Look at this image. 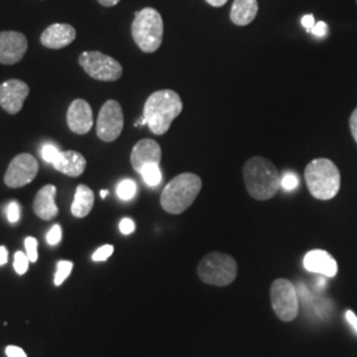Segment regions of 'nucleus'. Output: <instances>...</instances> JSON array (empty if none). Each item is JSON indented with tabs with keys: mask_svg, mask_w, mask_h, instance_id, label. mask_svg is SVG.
Masks as SVG:
<instances>
[{
	"mask_svg": "<svg viewBox=\"0 0 357 357\" xmlns=\"http://www.w3.org/2000/svg\"><path fill=\"white\" fill-rule=\"evenodd\" d=\"M199 278L212 286H228L237 277V262L233 257L213 252L205 255L197 266Z\"/></svg>",
	"mask_w": 357,
	"mask_h": 357,
	"instance_id": "423d86ee",
	"label": "nucleus"
},
{
	"mask_svg": "<svg viewBox=\"0 0 357 357\" xmlns=\"http://www.w3.org/2000/svg\"><path fill=\"white\" fill-rule=\"evenodd\" d=\"M76 36L75 26L65 24V23H56L44 29L40 41L45 48L61 50L70 45L76 40Z\"/></svg>",
	"mask_w": 357,
	"mask_h": 357,
	"instance_id": "2eb2a0df",
	"label": "nucleus"
},
{
	"mask_svg": "<svg viewBox=\"0 0 357 357\" xmlns=\"http://www.w3.org/2000/svg\"><path fill=\"white\" fill-rule=\"evenodd\" d=\"M94 205V192L88 185L79 184L77 187L75 200L72 203V215L77 218H84L88 216Z\"/></svg>",
	"mask_w": 357,
	"mask_h": 357,
	"instance_id": "aec40b11",
	"label": "nucleus"
},
{
	"mask_svg": "<svg viewBox=\"0 0 357 357\" xmlns=\"http://www.w3.org/2000/svg\"><path fill=\"white\" fill-rule=\"evenodd\" d=\"M305 178L308 191L318 200H331L340 191V171L330 159L320 158L310 162Z\"/></svg>",
	"mask_w": 357,
	"mask_h": 357,
	"instance_id": "20e7f679",
	"label": "nucleus"
},
{
	"mask_svg": "<svg viewBox=\"0 0 357 357\" xmlns=\"http://www.w3.org/2000/svg\"><path fill=\"white\" fill-rule=\"evenodd\" d=\"M52 166L64 175L78 178L79 175L84 174L86 168V159L84 158L82 153L77 151H63L60 153L57 160Z\"/></svg>",
	"mask_w": 357,
	"mask_h": 357,
	"instance_id": "a211bd4d",
	"label": "nucleus"
},
{
	"mask_svg": "<svg viewBox=\"0 0 357 357\" xmlns=\"http://www.w3.org/2000/svg\"><path fill=\"white\" fill-rule=\"evenodd\" d=\"M22 216V211H20V205L16 202H11L7 206V218L11 224H16Z\"/></svg>",
	"mask_w": 357,
	"mask_h": 357,
	"instance_id": "c756f323",
	"label": "nucleus"
},
{
	"mask_svg": "<svg viewBox=\"0 0 357 357\" xmlns=\"http://www.w3.org/2000/svg\"><path fill=\"white\" fill-rule=\"evenodd\" d=\"M29 94V86L20 79H7L0 85V107L8 114H17Z\"/></svg>",
	"mask_w": 357,
	"mask_h": 357,
	"instance_id": "9b49d317",
	"label": "nucleus"
},
{
	"mask_svg": "<svg viewBox=\"0 0 357 357\" xmlns=\"http://www.w3.org/2000/svg\"><path fill=\"white\" fill-rule=\"evenodd\" d=\"M299 185V178L295 174H286L281 178V187L284 191H294Z\"/></svg>",
	"mask_w": 357,
	"mask_h": 357,
	"instance_id": "cd10ccee",
	"label": "nucleus"
},
{
	"mask_svg": "<svg viewBox=\"0 0 357 357\" xmlns=\"http://www.w3.org/2000/svg\"><path fill=\"white\" fill-rule=\"evenodd\" d=\"M107 195H109V191H101V197H102V199H105Z\"/></svg>",
	"mask_w": 357,
	"mask_h": 357,
	"instance_id": "ea45409f",
	"label": "nucleus"
},
{
	"mask_svg": "<svg viewBox=\"0 0 357 357\" xmlns=\"http://www.w3.org/2000/svg\"><path fill=\"white\" fill-rule=\"evenodd\" d=\"M243 181L249 195L259 202L273 199L281 187L277 167L264 156H255L243 165Z\"/></svg>",
	"mask_w": 357,
	"mask_h": 357,
	"instance_id": "f257e3e1",
	"label": "nucleus"
},
{
	"mask_svg": "<svg viewBox=\"0 0 357 357\" xmlns=\"http://www.w3.org/2000/svg\"><path fill=\"white\" fill-rule=\"evenodd\" d=\"M28 50L26 35L15 31L0 32V64L13 65L22 61Z\"/></svg>",
	"mask_w": 357,
	"mask_h": 357,
	"instance_id": "f8f14e48",
	"label": "nucleus"
},
{
	"mask_svg": "<svg viewBox=\"0 0 357 357\" xmlns=\"http://www.w3.org/2000/svg\"><path fill=\"white\" fill-rule=\"evenodd\" d=\"M61 238H63V229H61L60 225L56 224V225L52 227L51 230L47 234V243L52 245V246H56V245L60 243Z\"/></svg>",
	"mask_w": 357,
	"mask_h": 357,
	"instance_id": "c85d7f7f",
	"label": "nucleus"
},
{
	"mask_svg": "<svg viewBox=\"0 0 357 357\" xmlns=\"http://www.w3.org/2000/svg\"><path fill=\"white\" fill-rule=\"evenodd\" d=\"M29 258L24 252H16L13 257V268L19 275H24L29 266Z\"/></svg>",
	"mask_w": 357,
	"mask_h": 357,
	"instance_id": "b1692460",
	"label": "nucleus"
},
{
	"mask_svg": "<svg viewBox=\"0 0 357 357\" xmlns=\"http://www.w3.org/2000/svg\"><path fill=\"white\" fill-rule=\"evenodd\" d=\"M8 261V252L4 246H0V266H4Z\"/></svg>",
	"mask_w": 357,
	"mask_h": 357,
	"instance_id": "e433bc0d",
	"label": "nucleus"
},
{
	"mask_svg": "<svg viewBox=\"0 0 357 357\" xmlns=\"http://www.w3.org/2000/svg\"><path fill=\"white\" fill-rule=\"evenodd\" d=\"M93 110L88 101L75 100L66 113V123L70 131L78 135L88 134L93 128Z\"/></svg>",
	"mask_w": 357,
	"mask_h": 357,
	"instance_id": "ddd939ff",
	"label": "nucleus"
},
{
	"mask_svg": "<svg viewBox=\"0 0 357 357\" xmlns=\"http://www.w3.org/2000/svg\"><path fill=\"white\" fill-rule=\"evenodd\" d=\"M38 240L35 237H26V241H24L26 255H28V258L32 264H35L38 261Z\"/></svg>",
	"mask_w": 357,
	"mask_h": 357,
	"instance_id": "393cba45",
	"label": "nucleus"
},
{
	"mask_svg": "<svg viewBox=\"0 0 357 357\" xmlns=\"http://www.w3.org/2000/svg\"><path fill=\"white\" fill-rule=\"evenodd\" d=\"M6 355L7 357H26L24 349L20 347H16V345H8L6 348Z\"/></svg>",
	"mask_w": 357,
	"mask_h": 357,
	"instance_id": "473e14b6",
	"label": "nucleus"
},
{
	"mask_svg": "<svg viewBox=\"0 0 357 357\" xmlns=\"http://www.w3.org/2000/svg\"><path fill=\"white\" fill-rule=\"evenodd\" d=\"M310 32L318 38H324L328 33V26L324 22H319V23H315V26L310 29Z\"/></svg>",
	"mask_w": 357,
	"mask_h": 357,
	"instance_id": "2f4dec72",
	"label": "nucleus"
},
{
	"mask_svg": "<svg viewBox=\"0 0 357 357\" xmlns=\"http://www.w3.org/2000/svg\"><path fill=\"white\" fill-rule=\"evenodd\" d=\"M208 4H211L212 7H222L227 4L228 0H205Z\"/></svg>",
	"mask_w": 357,
	"mask_h": 357,
	"instance_id": "58836bf2",
	"label": "nucleus"
},
{
	"mask_svg": "<svg viewBox=\"0 0 357 357\" xmlns=\"http://www.w3.org/2000/svg\"><path fill=\"white\" fill-rule=\"evenodd\" d=\"M113 253H114V246L113 245H103L100 249H97L94 252L91 258H93L94 262H102V261H106L107 258H110Z\"/></svg>",
	"mask_w": 357,
	"mask_h": 357,
	"instance_id": "a878e982",
	"label": "nucleus"
},
{
	"mask_svg": "<svg viewBox=\"0 0 357 357\" xmlns=\"http://www.w3.org/2000/svg\"><path fill=\"white\" fill-rule=\"evenodd\" d=\"M303 265L308 271L320 274L327 278H333L337 274V262L326 250H311L305 255Z\"/></svg>",
	"mask_w": 357,
	"mask_h": 357,
	"instance_id": "dca6fc26",
	"label": "nucleus"
},
{
	"mask_svg": "<svg viewBox=\"0 0 357 357\" xmlns=\"http://www.w3.org/2000/svg\"><path fill=\"white\" fill-rule=\"evenodd\" d=\"M125 125L122 106L114 100L106 101L97 118V137L102 142L110 143L119 138Z\"/></svg>",
	"mask_w": 357,
	"mask_h": 357,
	"instance_id": "1a4fd4ad",
	"label": "nucleus"
},
{
	"mask_svg": "<svg viewBox=\"0 0 357 357\" xmlns=\"http://www.w3.org/2000/svg\"><path fill=\"white\" fill-rule=\"evenodd\" d=\"M356 1H357V0H356Z\"/></svg>",
	"mask_w": 357,
	"mask_h": 357,
	"instance_id": "a19ab883",
	"label": "nucleus"
},
{
	"mask_svg": "<svg viewBox=\"0 0 357 357\" xmlns=\"http://www.w3.org/2000/svg\"><path fill=\"white\" fill-rule=\"evenodd\" d=\"M56 187L52 184L44 185L38 192L33 200V211L36 216L44 221H50L59 215V208L56 205Z\"/></svg>",
	"mask_w": 357,
	"mask_h": 357,
	"instance_id": "f3484780",
	"label": "nucleus"
},
{
	"mask_svg": "<svg viewBox=\"0 0 357 357\" xmlns=\"http://www.w3.org/2000/svg\"><path fill=\"white\" fill-rule=\"evenodd\" d=\"M119 230L122 234H131L135 230V222L131 218H122L119 222Z\"/></svg>",
	"mask_w": 357,
	"mask_h": 357,
	"instance_id": "7c9ffc66",
	"label": "nucleus"
},
{
	"mask_svg": "<svg viewBox=\"0 0 357 357\" xmlns=\"http://www.w3.org/2000/svg\"><path fill=\"white\" fill-rule=\"evenodd\" d=\"M345 318H347L348 323L352 326V328H354L357 333V317L355 315V312H354V311H347V312H345Z\"/></svg>",
	"mask_w": 357,
	"mask_h": 357,
	"instance_id": "c9c22d12",
	"label": "nucleus"
},
{
	"mask_svg": "<svg viewBox=\"0 0 357 357\" xmlns=\"http://www.w3.org/2000/svg\"><path fill=\"white\" fill-rule=\"evenodd\" d=\"M78 64L88 76L98 81L114 82L123 75L122 65L102 52L90 51L81 53L78 57Z\"/></svg>",
	"mask_w": 357,
	"mask_h": 357,
	"instance_id": "0eeeda50",
	"label": "nucleus"
},
{
	"mask_svg": "<svg viewBox=\"0 0 357 357\" xmlns=\"http://www.w3.org/2000/svg\"><path fill=\"white\" fill-rule=\"evenodd\" d=\"M163 33L165 24L162 15L155 8L146 7L135 13L131 24V35L142 52L153 53L158 51L163 43Z\"/></svg>",
	"mask_w": 357,
	"mask_h": 357,
	"instance_id": "39448f33",
	"label": "nucleus"
},
{
	"mask_svg": "<svg viewBox=\"0 0 357 357\" xmlns=\"http://www.w3.org/2000/svg\"><path fill=\"white\" fill-rule=\"evenodd\" d=\"M121 0H98V3L103 7H114Z\"/></svg>",
	"mask_w": 357,
	"mask_h": 357,
	"instance_id": "4c0bfd02",
	"label": "nucleus"
},
{
	"mask_svg": "<svg viewBox=\"0 0 357 357\" xmlns=\"http://www.w3.org/2000/svg\"><path fill=\"white\" fill-rule=\"evenodd\" d=\"M38 174V163L31 153H19L13 158L4 175V183L10 188H22L32 183Z\"/></svg>",
	"mask_w": 357,
	"mask_h": 357,
	"instance_id": "9d476101",
	"label": "nucleus"
},
{
	"mask_svg": "<svg viewBox=\"0 0 357 357\" xmlns=\"http://www.w3.org/2000/svg\"><path fill=\"white\" fill-rule=\"evenodd\" d=\"M258 13L257 0H234L230 10V20L236 26H248L255 19Z\"/></svg>",
	"mask_w": 357,
	"mask_h": 357,
	"instance_id": "6ab92c4d",
	"label": "nucleus"
},
{
	"mask_svg": "<svg viewBox=\"0 0 357 357\" xmlns=\"http://www.w3.org/2000/svg\"><path fill=\"white\" fill-rule=\"evenodd\" d=\"M59 155H60V151H59L57 147L53 146V144H45V146L43 147V150H41L43 159H44L47 163H51V165H53V163L57 160Z\"/></svg>",
	"mask_w": 357,
	"mask_h": 357,
	"instance_id": "bb28decb",
	"label": "nucleus"
},
{
	"mask_svg": "<svg viewBox=\"0 0 357 357\" xmlns=\"http://www.w3.org/2000/svg\"><path fill=\"white\" fill-rule=\"evenodd\" d=\"M130 159L132 168L139 174L143 167L149 165H160L162 149L158 142L153 139H142L134 146Z\"/></svg>",
	"mask_w": 357,
	"mask_h": 357,
	"instance_id": "4468645a",
	"label": "nucleus"
},
{
	"mask_svg": "<svg viewBox=\"0 0 357 357\" xmlns=\"http://www.w3.org/2000/svg\"><path fill=\"white\" fill-rule=\"evenodd\" d=\"M116 195L121 200L128 202L137 195V184L131 178H125L122 180L118 187H116Z\"/></svg>",
	"mask_w": 357,
	"mask_h": 357,
	"instance_id": "4be33fe9",
	"label": "nucleus"
},
{
	"mask_svg": "<svg viewBox=\"0 0 357 357\" xmlns=\"http://www.w3.org/2000/svg\"><path fill=\"white\" fill-rule=\"evenodd\" d=\"M139 174L149 187H156L162 183V171L159 165H149L143 167Z\"/></svg>",
	"mask_w": 357,
	"mask_h": 357,
	"instance_id": "412c9836",
	"label": "nucleus"
},
{
	"mask_svg": "<svg viewBox=\"0 0 357 357\" xmlns=\"http://www.w3.org/2000/svg\"><path fill=\"white\" fill-rule=\"evenodd\" d=\"M349 128H351V132H352V137L357 143V107L354 110V113L349 118Z\"/></svg>",
	"mask_w": 357,
	"mask_h": 357,
	"instance_id": "72a5a7b5",
	"label": "nucleus"
},
{
	"mask_svg": "<svg viewBox=\"0 0 357 357\" xmlns=\"http://www.w3.org/2000/svg\"><path fill=\"white\" fill-rule=\"evenodd\" d=\"M271 306L275 315L283 321H291L299 312V294L287 280H277L270 290Z\"/></svg>",
	"mask_w": 357,
	"mask_h": 357,
	"instance_id": "6e6552de",
	"label": "nucleus"
},
{
	"mask_svg": "<svg viewBox=\"0 0 357 357\" xmlns=\"http://www.w3.org/2000/svg\"><path fill=\"white\" fill-rule=\"evenodd\" d=\"M183 112V102L176 91L165 89L153 93L144 103L143 116L155 135H165L174 119Z\"/></svg>",
	"mask_w": 357,
	"mask_h": 357,
	"instance_id": "f03ea898",
	"label": "nucleus"
},
{
	"mask_svg": "<svg viewBox=\"0 0 357 357\" xmlns=\"http://www.w3.org/2000/svg\"><path fill=\"white\" fill-rule=\"evenodd\" d=\"M73 270V262L70 261H59L57 268H56V274H54V284L61 286L66 278L70 275Z\"/></svg>",
	"mask_w": 357,
	"mask_h": 357,
	"instance_id": "5701e85b",
	"label": "nucleus"
},
{
	"mask_svg": "<svg viewBox=\"0 0 357 357\" xmlns=\"http://www.w3.org/2000/svg\"><path fill=\"white\" fill-rule=\"evenodd\" d=\"M203 188V181L197 175L185 172L172 178L162 192L160 204L171 215L185 212L196 200Z\"/></svg>",
	"mask_w": 357,
	"mask_h": 357,
	"instance_id": "7ed1b4c3",
	"label": "nucleus"
},
{
	"mask_svg": "<svg viewBox=\"0 0 357 357\" xmlns=\"http://www.w3.org/2000/svg\"><path fill=\"white\" fill-rule=\"evenodd\" d=\"M302 26L306 28L307 31H310L312 26H315V19L312 15H306L302 19Z\"/></svg>",
	"mask_w": 357,
	"mask_h": 357,
	"instance_id": "f704fd0d",
	"label": "nucleus"
}]
</instances>
